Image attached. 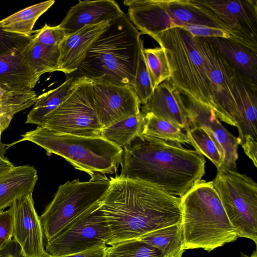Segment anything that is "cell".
I'll use <instances>...</instances> for the list:
<instances>
[{"label":"cell","mask_w":257,"mask_h":257,"mask_svg":"<svg viewBox=\"0 0 257 257\" xmlns=\"http://www.w3.org/2000/svg\"><path fill=\"white\" fill-rule=\"evenodd\" d=\"M110 186L104 175L91 177L88 181L79 179L60 185L54 197L40 216L44 238L53 239L73 220L104 197Z\"/></svg>","instance_id":"obj_8"},{"label":"cell","mask_w":257,"mask_h":257,"mask_svg":"<svg viewBox=\"0 0 257 257\" xmlns=\"http://www.w3.org/2000/svg\"><path fill=\"white\" fill-rule=\"evenodd\" d=\"M92 83L85 78L40 126L59 134L100 136L103 127L96 111Z\"/></svg>","instance_id":"obj_11"},{"label":"cell","mask_w":257,"mask_h":257,"mask_svg":"<svg viewBox=\"0 0 257 257\" xmlns=\"http://www.w3.org/2000/svg\"><path fill=\"white\" fill-rule=\"evenodd\" d=\"M92 82L96 111L103 128L141 113V102L131 85Z\"/></svg>","instance_id":"obj_13"},{"label":"cell","mask_w":257,"mask_h":257,"mask_svg":"<svg viewBox=\"0 0 257 257\" xmlns=\"http://www.w3.org/2000/svg\"><path fill=\"white\" fill-rule=\"evenodd\" d=\"M128 19L141 35L152 38L172 28L199 25L240 33L198 0H125Z\"/></svg>","instance_id":"obj_7"},{"label":"cell","mask_w":257,"mask_h":257,"mask_svg":"<svg viewBox=\"0 0 257 257\" xmlns=\"http://www.w3.org/2000/svg\"><path fill=\"white\" fill-rule=\"evenodd\" d=\"M143 125L144 116L140 113L103 128L100 136L123 149L142 135Z\"/></svg>","instance_id":"obj_27"},{"label":"cell","mask_w":257,"mask_h":257,"mask_svg":"<svg viewBox=\"0 0 257 257\" xmlns=\"http://www.w3.org/2000/svg\"><path fill=\"white\" fill-rule=\"evenodd\" d=\"M8 147L0 142V177L11 171L15 166L5 156V153Z\"/></svg>","instance_id":"obj_39"},{"label":"cell","mask_w":257,"mask_h":257,"mask_svg":"<svg viewBox=\"0 0 257 257\" xmlns=\"http://www.w3.org/2000/svg\"><path fill=\"white\" fill-rule=\"evenodd\" d=\"M142 115L144 116V125L142 135L181 144H190L186 133L179 126L150 112Z\"/></svg>","instance_id":"obj_28"},{"label":"cell","mask_w":257,"mask_h":257,"mask_svg":"<svg viewBox=\"0 0 257 257\" xmlns=\"http://www.w3.org/2000/svg\"><path fill=\"white\" fill-rule=\"evenodd\" d=\"M21 56L24 63L40 78L47 72L60 71L59 47L44 45L34 36L22 50Z\"/></svg>","instance_id":"obj_24"},{"label":"cell","mask_w":257,"mask_h":257,"mask_svg":"<svg viewBox=\"0 0 257 257\" xmlns=\"http://www.w3.org/2000/svg\"><path fill=\"white\" fill-rule=\"evenodd\" d=\"M205 162L200 153L179 143L141 135L123 148L119 176L182 198L201 180Z\"/></svg>","instance_id":"obj_2"},{"label":"cell","mask_w":257,"mask_h":257,"mask_svg":"<svg viewBox=\"0 0 257 257\" xmlns=\"http://www.w3.org/2000/svg\"><path fill=\"white\" fill-rule=\"evenodd\" d=\"M198 1L232 29L257 41L256 1Z\"/></svg>","instance_id":"obj_16"},{"label":"cell","mask_w":257,"mask_h":257,"mask_svg":"<svg viewBox=\"0 0 257 257\" xmlns=\"http://www.w3.org/2000/svg\"><path fill=\"white\" fill-rule=\"evenodd\" d=\"M148 112L170 121L183 130L189 126L186 105L180 91L170 78L160 83L143 105L141 114Z\"/></svg>","instance_id":"obj_18"},{"label":"cell","mask_w":257,"mask_h":257,"mask_svg":"<svg viewBox=\"0 0 257 257\" xmlns=\"http://www.w3.org/2000/svg\"><path fill=\"white\" fill-rule=\"evenodd\" d=\"M22 50H16L0 56V83L15 89L32 90L39 77L23 62Z\"/></svg>","instance_id":"obj_22"},{"label":"cell","mask_w":257,"mask_h":257,"mask_svg":"<svg viewBox=\"0 0 257 257\" xmlns=\"http://www.w3.org/2000/svg\"><path fill=\"white\" fill-rule=\"evenodd\" d=\"M0 257H27L18 242L13 238L0 249Z\"/></svg>","instance_id":"obj_37"},{"label":"cell","mask_w":257,"mask_h":257,"mask_svg":"<svg viewBox=\"0 0 257 257\" xmlns=\"http://www.w3.org/2000/svg\"><path fill=\"white\" fill-rule=\"evenodd\" d=\"M211 181L238 237L257 243V184L236 170H217Z\"/></svg>","instance_id":"obj_9"},{"label":"cell","mask_w":257,"mask_h":257,"mask_svg":"<svg viewBox=\"0 0 257 257\" xmlns=\"http://www.w3.org/2000/svg\"><path fill=\"white\" fill-rule=\"evenodd\" d=\"M109 26V22L87 25L66 36L59 46L60 71L70 74L77 71L90 48Z\"/></svg>","instance_id":"obj_19"},{"label":"cell","mask_w":257,"mask_h":257,"mask_svg":"<svg viewBox=\"0 0 257 257\" xmlns=\"http://www.w3.org/2000/svg\"><path fill=\"white\" fill-rule=\"evenodd\" d=\"M106 257H166L160 249L138 239L126 240L108 247Z\"/></svg>","instance_id":"obj_32"},{"label":"cell","mask_w":257,"mask_h":257,"mask_svg":"<svg viewBox=\"0 0 257 257\" xmlns=\"http://www.w3.org/2000/svg\"><path fill=\"white\" fill-rule=\"evenodd\" d=\"M143 49V46L140 52L135 76L131 85L143 105L151 97L154 91L146 66Z\"/></svg>","instance_id":"obj_33"},{"label":"cell","mask_w":257,"mask_h":257,"mask_svg":"<svg viewBox=\"0 0 257 257\" xmlns=\"http://www.w3.org/2000/svg\"><path fill=\"white\" fill-rule=\"evenodd\" d=\"M34 35L27 36L4 30L0 27V56L16 50H23Z\"/></svg>","instance_id":"obj_34"},{"label":"cell","mask_w":257,"mask_h":257,"mask_svg":"<svg viewBox=\"0 0 257 257\" xmlns=\"http://www.w3.org/2000/svg\"><path fill=\"white\" fill-rule=\"evenodd\" d=\"M37 95L33 90L24 91L0 83V114L14 116L34 105Z\"/></svg>","instance_id":"obj_29"},{"label":"cell","mask_w":257,"mask_h":257,"mask_svg":"<svg viewBox=\"0 0 257 257\" xmlns=\"http://www.w3.org/2000/svg\"><path fill=\"white\" fill-rule=\"evenodd\" d=\"M153 38L165 50L171 80L188 98L214 109L210 69L199 38L182 28L164 31Z\"/></svg>","instance_id":"obj_6"},{"label":"cell","mask_w":257,"mask_h":257,"mask_svg":"<svg viewBox=\"0 0 257 257\" xmlns=\"http://www.w3.org/2000/svg\"><path fill=\"white\" fill-rule=\"evenodd\" d=\"M110 186L100 201L110 232L107 245L137 239L155 230L180 224L181 198L148 183L111 177Z\"/></svg>","instance_id":"obj_1"},{"label":"cell","mask_w":257,"mask_h":257,"mask_svg":"<svg viewBox=\"0 0 257 257\" xmlns=\"http://www.w3.org/2000/svg\"><path fill=\"white\" fill-rule=\"evenodd\" d=\"M190 145L195 150L209 159L216 167L221 168L223 159L214 142L202 128L197 126H188L185 130Z\"/></svg>","instance_id":"obj_31"},{"label":"cell","mask_w":257,"mask_h":257,"mask_svg":"<svg viewBox=\"0 0 257 257\" xmlns=\"http://www.w3.org/2000/svg\"><path fill=\"white\" fill-rule=\"evenodd\" d=\"M100 201L46 242L45 249L48 257L71 254L107 244L110 232L100 209Z\"/></svg>","instance_id":"obj_12"},{"label":"cell","mask_w":257,"mask_h":257,"mask_svg":"<svg viewBox=\"0 0 257 257\" xmlns=\"http://www.w3.org/2000/svg\"><path fill=\"white\" fill-rule=\"evenodd\" d=\"M184 102L189 120V126L202 128L216 145L223 159L220 169L236 170L239 145L237 137L227 131L210 107L188 97Z\"/></svg>","instance_id":"obj_14"},{"label":"cell","mask_w":257,"mask_h":257,"mask_svg":"<svg viewBox=\"0 0 257 257\" xmlns=\"http://www.w3.org/2000/svg\"><path fill=\"white\" fill-rule=\"evenodd\" d=\"M240 257H257L256 249L255 248V249L253 251V253L249 256L242 252H241Z\"/></svg>","instance_id":"obj_40"},{"label":"cell","mask_w":257,"mask_h":257,"mask_svg":"<svg viewBox=\"0 0 257 257\" xmlns=\"http://www.w3.org/2000/svg\"><path fill=\"white\" fill-rule=\"evenodd\" d=\"M85 78L72 75L57 87L38 96L26 123L41 125L45 118L62 103Z\"/></svg>","instance_id":"obj_23"},{"label":"cell","mask_w":257,"mask_h":257,"mask_svg":"<svg viewBox=\"0 0 257 257\" xmlns=\"http://www.w3.org/2000/svg\"><path fill=\"white\" fill-rule=\"evenodd\" d=\"M13 209V237L27 257H48L40 217L34 206L33 193L16 200Z\"/></svg>","instance_id":"obj_15"},{"label":"cell","mask_w":257,"mask_h":257,"mask_svg":"<svg viewBox=\"0 0 257 257\" xmlns=\"http://www.w3.org/2000/svg\"><path fill=\"white\" fill-rule=\"evenodd\" d=\"M210 69L214 111L217 118L236 127L239 121V106L243 82L246 79L220 52L204 38L198 37Z\"/></svg>","instance_id":"obj_10"},{"label":"cell","mask_w":257,"mask_h":257,"mask_svg":"<svg viewBox=\"0 0 257 257\" xmlns=\"http://www.w3.org/2000/svg\"><path fill=\"white\" fill-rule=\"evenodd\" d=\"M55 2L53 0L47 1L17 12L0 21V27L8 32L31 36L37 32V30H33L37 20Z\"/></svg>","instance_id":"obj_25"},{"label":"cell","mask_w":257,"mask_h":257,"mask_svg":"<svg viewBox=\"0 0 257 257\" xmlns=\"http://www.w3.org/2000/svg\"><path fill=\"white\" fill-rule=\"evenodd\" d=\"M38 179L33 166H15L0 177V211L10 207L17 199L32 194Z\"/></svg>","instance_id":"obj_20"},{"label":"cell","mask_w":257,"mask_h":257,"mask_svg":"<svg viewBox=\"0 0 257 257\" xmlns=\"http://www.w3.org/2000/svg\"><path fill=\"white\" fill-rule=\"evenodd\" d=\"M137 239L157 247L166 257H182L185 250L181 223L155 230Z\"/></svg>","instance_id":"obj_26"},{"label":"cell","mask_w":257,"mask_h":257,"mask_svg":"<svg viewBox=\"0 0 257 257\" xmlns=\"http://www.w3.org/2000/svg\"><path fill=\"white\" fill-rule=\"evenodd\" d=\"M146 66L154 90L162 82L171 78L169 62L161 47L143 49Z\"/></svg>","instance_id":"obj_30"},{"label":"cell","mask_w":257,"mask_h":257,"mask_svg":"<svg viewBox=\"0 0 257 257\" xmlns=\"http://www.w3.org/2000/svg\"><path fill=\"white\" fill-rule=\"evenodd\" d=\"M14 144L30 141L66 160L91 177L112 174L121 165L123 149L101 136L84 137L51 131L42 126L22 135Z\"/></svg>","instance_id":"obj_5"},{"label":"cell","mask_w":257,"mask_h":257,"mask_svg":"<svg viewBox=\"0 0 257 257\" xmlns=\"http://www.w3.org/2000/svg\"><path fill=\"white\" fill-rule=\"evenodd\" d=\"M13 209L12 205L6 211H0V249L13 238Z\"/></svg>","instance_id":"obj_36"},{"label":"cell","mask_w":257,"mask_h":257,"mask_svg":"<svg viewBox=\"0 0 257 257\" xmlns=\"http://www.w3.org/2000/svg\"><path fill=\"white\" fill-rule=\"evenodd\" d=\"M124 14L114 0H79L70 8L59 26L67 36L85 26L110 22Z\"/></svg>","instance_id":"obj_17"},{"label":"cell","mask_w":257,"mask_h":257,"mask_svg":"<svg viewBox=\"0 0 257 257\" xmlns=\"http://www.w3.org/2000/svg\"><path fill=\"white\" fill-rule=\"evenodd\" d=\"M107 248L106 244H103L75 253L48 257H106Z\"/></svg>","instance_id":"obj_38"},{"label":"cell","mask_w":257,"mask_h":257,"mask_svg":"<svg viewBox=\"0 0 257 257\" xmlns=\"http://www.w3.org/2000/svg\"><path fill=\"white\" fill-rule=\"evenodd\" d=\"M141 35L125 14L109 22L74 75L92 81L131 85L143 46Z\"/></svg>","instance_id":"obj_3"},{"label":"cell","mask_w":257,"mask_h":257,"mask_svg":"<svg viewBox=\"0 0 257 257\" xmlns=\"http://www.w3.org/2000/svg\"><path fill=\"white\" fill-rule=\"evenodd\" d=\"M34 36L44 45L59 47L66 35L64 30L59 25L51 27L46 24L42 29L37 30Z\"/></svg>","instance_id":"obj_35"},{"label":"cell","mask_w":257,"mask_h":257,"mask_svg":"<svg viewBox=\"0 0 257 257\" xmlns=\"http://www.w3.org/2000/svg\"><path fill=\"white\" fill-rule=\"evenodd\" d=\"M204 38L212 43L243 77L256 83L257 50L230 39Z\"/></svg>","instance_id":"obj_21"},{"label":"cell","mask_w":257,"mask_h":257,"mask_svg":"<svg viewBox=\"0 0 257 257\" xmlns=\"http://www.w3.org/2000/svg\"><path fill=\"white\" fill-rule=\"evenodd\" d=\"M181 198L185 250L210 252L238 237L212 181L201 180Z\"/></svg>","instance_id":"obj_4"}]
</instances>
